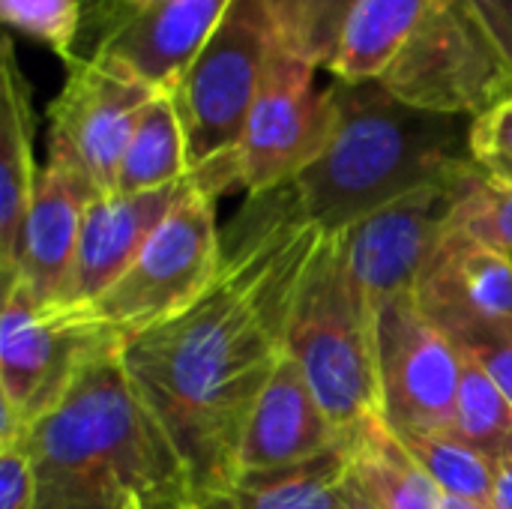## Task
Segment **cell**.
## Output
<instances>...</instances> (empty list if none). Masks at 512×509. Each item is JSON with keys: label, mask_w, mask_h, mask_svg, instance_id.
Returning a JSON list of instances; mask_svg holds the SVG:
<instances>
[{"label": "cell", "mask_w": 512, "mask_h": 509, "mask_svg": "<svg viewBox=\"0 0 512 509\" xmlns=\"http://www.w3.org/2000/svg\"><path fill=\"white\" fill-rule=\"evenodd\" d=\"M417 291L444 294L471 312L495 321H512V255L447 222Z\"/></svg>", "instance_id": "cell-19"}, {"label": "cell", "mask_w": 512, "mask_h": 509, "mask_svg": "<svg viewBox=\"0 0 512 509\" xmlns=\"http://www.w3.org/2000/svg\"><path fill=\"white\" fill-rule=\"evenodd\" d=\"M126 509H147V504H144L141 498H132V501L126 504Z\"/></svg>", "instance_id": "cell-35"}, {"label": "cell", "mask_w": 512, "mask_h": 509, "mask_svg": "<svg viewBox=\"0 0 512 509\" xmlns=\"http://www.w3.org/2000/svg\"><path fill=\"white\" fill-rule=\"evenodd\" d=\"M333 444H339L336 426L297 360L285 354L252 408L240 447V474L288 468L321 456Z\"/></svg>", "instance_id": "cell-16"}, {"label": "cell", "mask_w": 512, "mask_h": 509, "mask_svg": "<svg viewBox=\"0 0 512 509\" xmlns=\"http://www.w3.org/2000/svg\"><path fill=\"white\" fill-rule=\"evenodd\" d=\"M99 198L93 183L63 156L48 153L36 174L33 198L15 252V279L30 300L51 312L63 309L87 204ZM9 282V285H12Z\"/></svg>", "instance_id": "cell-14"}, {"label": "cell", "mask_w": 512, "mask_h": 509, "mask_svg": "<svg viewBox=\"0 0 512 509\" xmlns=\"http://www.w3.org/2000/svg\"><path fill=\"white\" fill-rule=\"evenodd\" d=\"M441 509H489L477 501H468V498H456V495H444V504Z\"/></svg>", "instance_id": "cell-34"}, {"label": "cell", "mask_w": 512, "mask_h": 509, "mask_svg": "<svg viewBox=\"0 0 512 509\" xmlns=\"http://www.w3.org/2000/svg\"><path fill=\"white\" fill-rule=\"evenodd\" d=\"M288 354L339 435L381 414L375 318L357 291L339 231H324L297 288Z\"/></svg>", "instance_id": "cell-4"}, {"label": "cell", "mask_w": 512, "mask_h": 509, "mask_svg": "<svg viewBox=\"0 0 512 509\" xmlns=\"http://www.w3.org/2000/svg\"><path fill=\"white\" fill-rule=\"evenodd\" d=\"M435 0H357L327 72L336 81H378Z\"/></svg>", "instance_id": "cell-21"}, {"label": "cell", "mask_w": 512, "mask_h": 509, "mask_svg": "<svg viewBox=\"0 0 512 509\" xmlns=\"http://www.w3.org/2000/svg\"><path fill=\"white\" fill-rule=\"evenodd\" d=\"M345 480L348 450L339 441L288 468L246 471L225 492L192 501L189 509H339Z\"/></svg>", "instance_id": "cell-20"}, {"label": "cell", "mask_w": 512, "mask_h": 509, "mask_svg": "<svg viewBox=\"0 0 512 509\" xmlns=\"http://www.w3.org/2000/svg\"><path fill=\"white\" fill-rule=\"evenodd\" d=\"M477 6L483 9L486 21L492 24L495 36L501 39L512 60V0H477Z\"/></svg>", "instance_id": "cell-31"}, {"label": "cell", "mask_w": 512, "mask_h": 509, "mask_svg": "<svg viewBox=\"0 0 512 509\" xmlns=\"http://www.w3.org/2000/svg\"><path fill=\"white\" fill-rule=\"evenodd\" d=\"M36 477L30 450L21 441L0 447V509H33Z\"/></svg>", "instance_id": "cell-30"}, {"label": "cell", "mask_w": 512, "mask_h": 509, "mask_svg": "<svg viewBox=\"0 0 512 509\" xmlns=\"http://www.w3.org/2000/svg\"><path fill=\"white\" fill-rule=\"evenodd\" d=\"M33 509H189L186 474L120 363V342L87 360L63 399L27 426Z\"/></svg>", "instance_id": "cell-2"}, {"label": "cell", "mask_w": 512, "mask_h": 509, "mask_svg": "<svg viewBox=\"0 0 512 509\" xmlns=\"http://www.w3.org/2000/svg\"><path fill=\"white\" fill-rule=\"evenodd\" d=\"M456 435L480 456H486L495 468L512 462V402L465 354L456 405Z\"/></svg>", "instance_id": "cell-24"}, {"label": "cell", "mask_w": 512, "mask_h": 509, "mask_svg": "<svg viewBox=\"0 0 512 509\" xmlns=\"http://www.w3.org/2000/svg\"><path fill=\"white\" fill-rule=\"evenodd\" d=\"M357 0H267L279 42L306 63L327 69Z\"/></svg>", "instance_id": "cell-26"}, {"label": "cell", "mask_w": 512, "mask_h": 509, "mask_svg": "<svg viewBox=\"0 0 512 509\" xmlns=\"http://www.w3.org/2000/svg\"><path fill=\"white\" fill-rule=\"evenodd\" d=\"M399 441L411 450V456L444 495L468 498L492 509L495 465L468 447L459 435H399Z\"/></svg>", "instance_id": "cell-25"}, {"label": "cell", "mask_w": 512, "mask_h": 509, "mask_svg": "<svg viewBox=\"0 0 512 509\" xmlns=\"http://www.w3.org/2000/svg\"><path fill=\"white\" fill-rule=\"evenodd\" d=\"M339 441L348 450V480L375 509H441L444 492L399 441L381 414L366 417Z\"/></svg>", "instance_id": "cell-18"}, {"label": "cell", "mask_w": 512, "mask_h": 509, "mask_svg": "<svg viewBox=\"0 0 512 509\" xmlns=\"http://www.w3.org/2000/svg\"><path fill=\"white\" fill-rule=\"evenodd\" d=\"M468 150L486 177L512 186V96L471 120Z\"/></svg>", "instance_id": "cell-29"}, {"label": "cell", "mask_w": 512, "mask_h": 509, "mask_svg": "<svg viewBox=\"0 0 512 509\" xmlns=\"http://www.w3.org/2000/svg\"><path fill=\"white\" fill-rule=\"evenodd\" d=\"M378 84L414 108L474 120L512 96V60L477 0H435Z\"/></svg>", "instance_id": "cell-6"}, {"label": "cell", "mask_w": 512, "mask_h": 509, "mask_svg": "<svg viewBox=\"0 0 512 509\" xmlns=\"http://www.w3.org/2000/svg\"><path fill=\"white\" fill-rule=\"evenodd\" d=\"M492 509H512V462L495 468V498Z\"/></svg>", "instance_id": "cell-32"}, {"label": "cell", "mask_w": 512, "mask_h": 509, "mask_svg": "<svg viewBox=\"0 0 512 509\" xmlns=\"http://www.w3.org/2000/svg\"><path fill=\"white\" fill-rule=\"evenodd\" d=\"M468 174L471 168L453 180L423 186L339 231L351 279L372 318L390 297L417 291Z\"/></svg>", "instance_id": "cell-13"}, {"label": "cell", "mask_w": 512, "mask_h": 509, "mask_svg": "<svg viewBox=\"0 0 512 509\" xmlns=\"http://www.w3.org/2000/svg\"><path fill=\"white\" fill-rule=\"evenodd\" d=\"M339 509H375V507L363 498V492H360L351 480H345V486H342V498H339Z\"/></svg>", "instance_id": "cell-33"}, {"label": "cell", "mask_w": 512, "mask_h": 509, "mask_svg": "<svg viewBox=\"0 0 512 509\" xmlns=\"http://www.w3.org/2000/svg\"><path fill=\"white\" fill-rule=\"evenodd\" d=\"M228 6L231 0H87L81 24L87 42L78 54L120 63L168 93Z\"/></svg>", "instance_id": "cell-12"}, {"label": "cell", "mask_w": 512, "mask_h": 509, "mask_svg": "<svg viewBox=\"0 0 512 509\" xmlns=\"http://www.w3.org/2000/svg\"><path fill=\"white\" fill-rule=\"evenodd\" d=\"M318 66L276 42L240 144V186L264 195L294 183L327 147L336 102L315 84Z\"/></svg>", "instance_id": "cell-10"}, {"label": "cell", "mask_w": 512, "mask_h": 509, "mask_svg": "<svg viewBox=\"0 0 512 509\" xmlns=\"http://www.w3.org/2000/svg\"><path fill=\"white\" fill-rule=\"evenodd\" d=\"M192 174L180 183L138 192V195H99L84 210L78 252L66 285L63 309H84L105 294L138 258L144 243L162 225V219L186 195Z\"/></svg>", "instance_id": "cell-15"}, {"label": "cell", "mask_w": 512, "mask_h": 509, "mask_svg": "<svg viewBox=\"0 0 512 509\" xmlns=\"http://www.w3.org/2000/svg\"><path fill=\"white\" fill-rule=\"evenodd\" d=\"M336 120L324 153L288 183L300 213L321 231H342L423 186L474 168L471 117L414 108L378 81L330 84Z\"/></svg>", "instance_id": "cell-3"}, {"label": "cell", "mask_w": 512, "mask_h": 509, "mask_svg": "<svg viewBox=\"0 0 512 509\" xmlns=\"http://www.w3.org/2000/svg\"><path fill=\"white\" fill-rule=\"evenodd\" d=\"M276 42L267 0H231L219 27L168 90L192 171L240 165L246 123Z\"/></svg>", "instance_id": "cell-5"}, {"label": "cell", "mask_w": 512, "mask_h": 509, "mask_svg": "<svg viewBox=\"0 0 512 509\" xmlns=\"http://www.w3.org/2000/svg\"><path fill=\"white\" fill-rule=\"evenodd\" d=\"M123 342L78 309H39L21 282L3 288L0 312V408L24 432L72 387L93 354Z\"/></svg>", "instance_id": "cell-9"}, {"label": "cell", "mask_w": 512, "mask_h": 509, "mask_svg": "<svg viewBox=\"0 0 512 509\" xmlns=\"http://www.w3.org/2000/svg\"><path fill=\"white\" fill-rule=\"evenodd\" d=\"M222 258L216 195L192 174L186 195L162 219L129 270L78 312L108 333L129 339L189 309L213 285Z\"/></svg>", "instance_id": "cell-7"}, {"label": "cell", "mask_w": 512, "mask_h": 509, "mask_svg": "<svg viewBox=\"0 0 512 509\" xmlns=\"http://www.w3.org/2000/svg\"><path fill=\"white\" fill-rule=\"evenodd\" d=\"M33 162V102L30 84L18 66L15 45L3 39L0 60V279H15V252L21 225L36 186Z\"/></svg>", "instance_id": "cell-17"}, {"label": "cell", "mask_w": 512, "mask_h": 509, "mask_svg": "<svg viewBox=\"0 0 512 509\" xmlns=\"http://www.w3.org/2000/svg\"><path fill=\"white\" fill-rule=\"evenodd\" d=\"M321 234L291 186L249 195L222 231L213 285L180 315L120 342L132 390L171 444L192 501L240 477L243 435L288 354L297 288Z\"/></svg>", "instance_id": "cell-1"}, {"label": "cell", "mask_w": 512, "mask_h": 509, "mask_svg": "<svg viewBox=\"0 0 512 509\" xmlns=\"http://www.w3.org/2000/svg\"><path fill=\"white\" fill-rule=\"evenodd\" d=\"M189 174L192 168H189L186 135L177 108L168 93H156L147 102L144 114L138 117L129 147L123 153L117 192L138 195V192L180 183Z\"/></svg>", "instance_id": "cell-22"}, {"label": "cell", "mask_w": 512, "mask_h": 509, "mask_svg": "<svg viewBox=\"0 0 512 509\" xmlns=\"http://www.w3.org/2000/svg\"><path fill=\"white\" fill-rule=\"evenodd\" d=\"M450 225L512 255V186L486 177L474 165L462 183Z\"/></svg>", "instance_id": "cell-27"}, {"label": "cell", "mask_w": 512, "mask_h": 509, "mask_svg": "<svg viewBox=\"0 0 512 509\" xmlns=\"http://www.w3.org/2000/svg\"><path fill=\"white\" fill-rule=\"evenodd\" d=\"M156 93L120 63L75 54L66 63L60 93L48 105V153L69 159L96 195H114L135 123Z\"/></svg>", "instance_id": "cell-11"}, {"label": "cell", "mask_w": 512, "mask_h": 509, "mask_svg": "<svg viewBox=\"0 0 512 509\" xmlns=\"http://www.w3.org/2000/svg\"><path fill=\"white\" fill-rule=\"evenodd\" d=\"M423 312L447 333V339L471 357L512 402V321H495L471 312L444 294L417 291Z\"/></svg>", "instance_id": "cell-23"}, {"label": "cell", "mask_w": 512, "mask_h": 509, "mask_svg": "<svg viewBox=\"0 0 512 509\" xmlns=\"http://www.w3.org/2000/svg\"><path fill=\"white\" fill-rule=\"evenodd\" d=\"M0 15L9 27L48 45L63 63L78 54L84 24L81 0H0Z\"/></svg>", "instance_id": "cell-28"}, {"label": "cell", "mask_w": 512, "mask_h": 509, "mask_svg": "<svg viewBox=\"0 0 512 509\" xmlns=\"http://www.w3.org/2000/svg\"><path fill=\"white\" fill-rule=\"evenodd\" d=\"M381 417L396 435H456L462 354L414 294L375 312Z\"/></svg>", "instance_id": "cell-8"}]
</instances>
